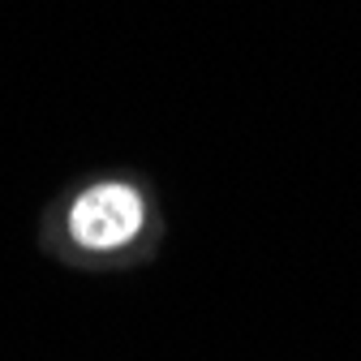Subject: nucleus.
<instances>
[{
    "label": "nucleus",
    "mask_w": 361,
    "mask_h": 361,
    "mask_svg": "<svg viewBox=\"0 0 361 361\" xmlns=\"http://www.w3.org/2000/svg\"><path fill=\"white\" fill-rule=\"evenodd\" d=\"M142 224V198L133 194L129 185H95L86 190L73 202L69 228L82 245L90 250H112L121 241H129Z\"/></svg>",
    "instance_id": "nucleus-1"
}]
</instances>
